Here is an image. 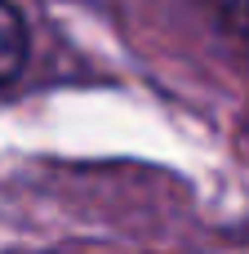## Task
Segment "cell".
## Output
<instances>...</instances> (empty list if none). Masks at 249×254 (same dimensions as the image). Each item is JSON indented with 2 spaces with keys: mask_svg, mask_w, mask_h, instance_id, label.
Returning <instances> with one entry per match:
<instances>
[{
  "mask_svg": "<svg viewBox=\"0 0 249 254\" xmlns=\"http://www.w3.org/2000/svg\"><path fill=\"white\" fill-rule=\"evenodd\" d=\"M205 4H209V13H214L232 36L249 40V0H205Z\"/></svg>",
  "mask_w": 249,
  "mask_h": 254,
  "instance_id": "7a4b0ae2",
  "label": "cell"
},
{
  "mask_svg": "<svg viewBox=\"0 0 249 254\" xmlns=\"http://www.w3.org/2000/svg\"><path fill=\"white\" fill-rule=\"evenodd\" d=\"M27 49H31V40H27V22H22L18 4L0 0V85H9L27 67Z\"/></svg>",
  "mask_w": 249,
  "mask_h": 254,
  "instance_id": "6da1fadb",
  "label": "cell"
}]
</instances>
